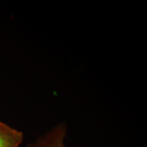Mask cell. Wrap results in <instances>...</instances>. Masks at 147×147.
Instances as JSON below:
<instances>
[{
    "label": "cell",
    "instance_id": "obj_1",
    "mask_svg": "<svg viewBox=\"0 0 147 147\" xmlns=\"http://www.w3.org/2000/svg\"><path fill=\"white\" fill-rule=\"evenodd\" d=\"M66 130V125L60 123L38 138L34 143L30 144L29 147H66L65 145Z\"/></svg>",
    "mask_w": 147,
    "mask_h": 147
},
{
    "label": "cell",
    "instance_id": "obj_2",
    "mask_svg": "<svg viewBox=\"0 0 147 147\" xmlns=\"http://www.w3.org/2000/svg\"><path fill=\"white\" fill-rule=\"evenodd\" d=\"M23 133L0 121V147H19Z\"/></svg>",
    "mask_w": 147,
    "mask_h": 147
}]
</instances>
